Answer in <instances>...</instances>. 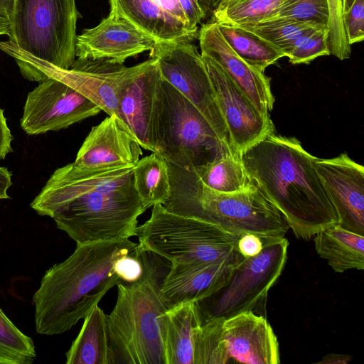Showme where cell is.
<instances>
[{
  "instance_id": "1",
  "label": "cell",
  "mask_w": 364,
  "mask_h": 364,
  "mask_svg": "<svg viewBox=\"0 0 364 364\" xmlns=\"http://www.w3.org/2000/svg\"><path fill=\"white\" fill-rule=\"evenodd\" d=\"M245 169L284 216L294 235L311 240L338 224V216L314 164L296 137L272 132L240 154Z\"/></svg>"
},
{
  "instance_id": "2",
  "label": "cell",
  "mask_w": 364,
  "mask_h": 364,
  "mask_svg": "<svg viewBox=\"0 0 364 364\" xmlns=\"http://www.w3.org/2000/svg\"><path fill=\"white\" fill-rule=\"evenodd\" d=\"M137 245L129 238L77 245L64 261L48 269L33 296L38 333L69 331L122 282L114 263Z\"/></svg>"
},
{
  "instance_id": "3",
  "label": "cell",
  "mask_w": 364,
  "mask_h": 364,
  "mask_svg": "<svg viewBox=\"0 0 364 364\" xmlns=\"http://www.w3.org/2000/svg\"><path fill=\"white\" fill-rule=\"evenodd\" d=\"M138 248L142 275L117 285L116 304L107 315L112 364H165L160 315L168 307L160 288L170 265L139 245Z\"/></svg>"
},
{
  "instance_id": "4",
  "label": "cell",
  "mask_w": 364,
  "mask_h": 364,
  "mask_svg": "<svg viewBox=\"0 0 364 364\" xmlns=\"http://www.w3.org/2000/svg\"><path fill=\"white\" fill-rule=\"evenodd\" d=\"M167 165L171 189L162 204L167 210L216 224L237 235H258L264 243L282 239L289 229L282 213L254 182L242 191L221 193L204 185L194 171Z\"/></svg>"
},
{
  "instance_id": "5",
  "label": "cell",
  "mask_w": 364,
  "mask_h": 364,
  "mask_svg": "<svg viewBox=\"0 0 364 364\" xmlns=\"http://www.w3.org/2000/svg\"><path fill=\"white\" fill-rule=\"evenodd\" d=\"M153 130L155 153L186 170L194 171L235 151L223 143L199 110L161 74L155 97Z\"/></svg>"
},
{
  "instance_id": "6",
  "label": "cell",
  "mask_w": 364,
  "mask_h": 364,
  "mask_svg": "<svg viewBox=\"0 0 364 364\" xmlns=\"http://www.w3.org/2000/svg\"><path fill=\"white\" fill-rule=\"evenodd\" d=\"M150 218L137 226L138 245L171 264L225 262L237 266L240 235L220 226L152 206Z\"/></svg>"
},
{
  "instance_id": "7",
  "label": "cell",
  "mask_w": 364,
  "mask_h": 364,
  "mask_svg": "<svg viewBox=\"0 0 364 364\" xmlns=\"http://www.w3.org/2000/svg\"><path fill=\"white\" fill-rule=\"evenodd\" d=\"M146 210L133 182L75 197L58 207L50 217L77 245H83L136 236L137 218Z\"/></svg>"
},
{
  "instance_id": "8",
  "label": "cell",
  "mask_w": 364,
  "mask_h": 364,
  "mask_svg": "<svg viewBox=\"0 0 364 364\" xmlns=\"http://www.w3.org/2000/svg\"><path fill=\"white\" fill-rule=\"evenodd\" d=\"M194 364H277L279 343L262 316L252 311L202 318L193 333Z\"/></svg>"
},
{
  "instance_id": "9",
  "label": "cell",
  "mask_w": 364,
  "mask_h": 364,
  "mask_svg": "<svg viewBox=\"0 0 364 364\" xmlns=\"http://www.w3.org/2000/svg\"><path fill=\"white\" fill-rule=\"evenodd\" d=\"M75 0H15L9 41L38 59L69 69L75 57Z\"/></svg>"
},
{
  "instance_id": "10",
  "label": "cell",
  "mask_w": 364,
  "mask_h": 364,
  "mask_svg": "<svg viewBox=\"0 0 364 364\" xmlns=\"http://www.w3.org/2000/svg\"><path fill=\"white\" fill-rule=\"evenodd\" d=\"M1 50L16 62L21 75L27 80L41 82L55 77L68 84L97 105L109 116L117 115L119 94L125 84L144 69L150 58L134 66L107 60L75 58L69 69H62L38 59L6 41Z\"/></svg>"
},
{
  "instance_id": "11",
  "label": "cell",
  "mask_w": 364,
  "mask_h": 364,
  "mask_svg": "<svg viewBox=\"0 0 364 364\" xmlns=\"http://www.w3.org/2000/svg\"><path fill=\"white\" fill-rule=\"evenodd\" d=\"M288 247L283 237L264 243L258 255L245 257L223 287L198 302L201 318H228L245 311L256 314L264 307L269 290L284 268Z\"/></svg>"
},
{
  "instance_id": "12",
  "label": "cell",
  "mask_w": 364,
  "mask_h": 364,
  "mask_svg": "<svg viewBox=\"0 0 364 364\" xmlns=\"http://www.w3.org/2000/svg\"><path fill=\"white\" fill-rule=\"evenodd\" d=\"M149 56L156 59L162 77L199 110L223 143L232 148L209 75L193 42L158 43Z\"/></svg>"
},
{
  "instance_id": "13",
  "label": "cell",
  "mask_w": 364,
  "mask_h": 364,
  "mask_svg": "<svg viewBox=\"0 0 364 364\" xmlns=\"http://www.w3.org/2000/svg\"><path fill=\"white\" fill-rule=\"evenodd\" d=\"M110 10L158 43H183L198 38L206 18L200 0H109Z\"/></svg>"
},
{
  "instance_id": "14",
  "label": "cell",
  "mask_w": 364,
  "mask_h": 364,
  "mask_svg": "<svg viewBox=\"0 0 364 364\" xmlns=\"http://www.w3.org/2000/svg\"><path fill=\"white\" fill-rule=\"evenodd\" d=\"M101 111L68 84L48 77L28 94L20 124L26 133L37 135L65 129Z\"/></svg>"
},
{
  "instance_id": "15",
  "label": "cell",
  "mask_w": 364,
  "mask_h": 364,
  "mask_svg": "<svg viewBox=\"0 0 364 364\" xmlns=\"http://www.w3.org/2000/svg\"><path fill=\"white\" fill-rule=\"evenodd\" d=\"M200 54L227 127L230 144L241 154L274 132V125L270 117L260 114L215 60Z\"/></svg>"
},
{
  "instance_id": "16",
  "label": "cell",
  "mask_w": 364,
  "mask_h": 364,
  "mask_svg": "<svg viewBox=\"0 0 364 364\" xmlns=\"http://www.w3.org/2000/svg\"><path fill=\"white\" fill-rule=\"evenodd\" d=\"M134 165L84 169L68 164L53 172L31 207L38 214L50 217L58 207L79 196L127 186L133 183Z\"/></svg>"
},
{
  "instance_id": "17",
  "label": "cell",
  "mask_w": 364,
  "mask_h": 364,
  "mask_svg": "<svg viewBox=\"0 0 364 364\" xmlns=\"http://www.w3.org/2000/svg\"><path fill=\"white\" fill-rule=\"evenodd\" d=\"M158 42L113 11L98 25L77 36L75 57L124 64L127 58L152 51Z\"/></svg>"
},
{
  "instance_id": "18",
  "label": "cell",
  "mask_w": 364,
  "mask_h": 364,
  "mask_svg": "<svg viewBox=\"0 0 364 364\" xmlns=\"http://www.w3.org/2000/svg\"><path fill=\"white\" fill-rule=\"evenodd\" d=\"M314 164L336 210L338 225L363 235L364 167L346 153L315 157Z\"/></svg>"
},
{
  "instance_id": "19",
  "label": "cell",
  "mask_w": 364,
  "mask_h": 364,
  "mask_svg": "<svg viewBox=\"0 0 364 364\" xmlns=\"http://www.w3.org/2000/svg\"><path fill=\"white\" fill-rule=\"evenodd\" d=\"M197 39L200 53L215 60L260 114L270 117L269 112L274 103L271 78L235 53L221 34L216 23H201Z\"/></svg>"
},
{
  "instance_id": "20",
  "label": "cell",
  "mask_w": 364,
  "mask_h": 364,
  "mask_svg": "<svg viewBox=\"0 0 364 364\" xmlns=\"http://www.w3.org/2000/svg\"><path fill=\"white\" fill-rule=\"evenodd\" d=\"M142 154L134 135L116 114H112L92 127L73 164L84 169L135 164Z\"/></svg>"
},
{
  "instance_id": "21",
  "label": "cell",
  "mask_w": 364,
  "mask_h": 364,
  "mask_svg": "<svg viewBox=\"0 0 364 364\" xmlns=\"http://www.w3.org/2000/svg\"><path fill=\"white\" fill-rule=\"evenodd\" d=\"M149 58L148 65L122 88L117 116L130 129L141 148L155 152L153 119L161 73L156 59L152 56Z\"/></svg>"
},
{
  "instance_id": "22",
  "label": "cell",
  "mask_w": 364,
  "mask_h": 364,
  "mask_svg": "<svg viewBox=\"0 0 364 364\" xmlns=\"http://www.w3.org/2000/svg\"><path fill=\"white\" fill-rule=\"evenodd\" d=\"M235 266L225 262L170 264L160 294L168 308L198 302L223 287Z\"/></svg>"
},
{
  "instance_id": "23",
  "label": "cell",
  "mask_w": 364,
  "mask_h": 364,
  "mask_svg": "<svg viewBox=\"0 0 364 364\" xmlns=\"http://www.w3.org/2000/svg\"><path fill=\"white\" fill-rule=\"evenodd\" d=\"M200 322L195 301L176 304L160 315L165 364H194L193 333Z\"/></svg>"
},
{
  "instance_id": "24",
  "label": "cell",
  "mask_w": 364,
  "mask_h": 364,
  "mask_svg": "<svg viewBox=\"0 0 364 364\" xmlns=\"http://www.w3.org/2000/svg\"><path fill=\"white\" fill-rule=\"evenodd\" d=\"M318 255L338 273L364 269V236L338 225L325 228L314 236Z\"/></svg>"
},
{
  "instance_id": "25",
  "label": "cell",
  "mask_w": 364,
  "mask_h": 364,
  "mask_svg": "<svg viewBox=\"0 0 364 364\" xmlns=\"http://www.w3.org/2000/svg\"><path fill=\"white\" fill-rule=\"evenodd\" d=\"M80 331L65 353L67 364H112L107 314L97 305L83 318Z\"/></svg>"
},
{
  "instance_id": "26",
  "label": "cell",
  "mask_w": 364,
  "mask_h": 364,
  "mask_svg": "<svg viewBox=\"0 0 364 364\" xmlns=\"http://www.w3.org/2000/svg\"><path fill=\"white\" fill-rule=\"evenodd\" d=\"M133 182L139 198L146 209L163 204L170 193V178L166 160L152 152L134 165Z\"/></svg>"
},
{
  "instance_id": "27",
  "label": "cell",
  "mask_w": 364,
  "mask_h": 364,
  "mask_svg": "<svg viewBox=\"0 0 364 364\" xmlns=\"http://www.w3.org/2000/svg\"><path fill=\"white\" fill-rule=\"evenodd\" d=\"M194 172L204 185L221 193L242 191L253 183L245 169L240 154L235 151L206 164Z\"/></svg>"
},
{
  "instance_id": "28",
  "label": "cell",
  "mask_w": 364,
  "mask_h": 364,
  "mask_svg": "<svg viewBox=\"0 0 364 364\" xmlns=\"http://www.w3.org/2000/svg\"><path fill=\"white\" fill-rule=\"evenodd\" d=\"M218 28L230 47L245 61L257 69H265L278 60L286 57L284 53L255 33L232 25L217 23Z\"/></svg>"
},
{
  "instance_id": "29",
  "label": "cell",
  "mask_w": 364,
  "mask_h": 364,
  "mask_svg": "<svg viewBox=\"0 0 364 364\" xmlns=\"http://www.w3.org/2000/svg\"><path fill=\"white\" fill-rule=\"evenodd\" d=\"M321 25L326 24L276 17L253 24L237 26L259 36L282 50L285 55L286 50L294 41L306 32Z\"/></svg>"
},
{
  "instance_id": "30",
  "label": "cell",
  "mask_w": 364,
  "mask_h": 364,
  "mask_svg": "<svg viewBox=\"0 0 364 364\" xmlns=\"http://www.w3.org/2000/svg\"><path fill=\"white\" fill-rule=\"evenodd\" d=\"M284 0H239L215 11L208 21L232 26L253 24L272 18Z\"/></svg>"
},
{
  "instance_id": "31",
  "label": "cell",
  "mask_w": 364,
  "mask_h": 364,
  "mask_svg": "<svg viewBox=\"0 0 364 364\" xmlns=\"http://www.w3.org/2000/svg\"><path fill=\"white\" fill-rule=\"evenodd\" d=\"M36 358L33 341L0 308V364H31Z\"/></svg>"
},
{
  "instance_id": "32",
  "label": "cell",
  "mask_w": 364,
  "mask_h": 364,
  "mask_svg": "<svg viewBox=\"0 0 364 364\" xmlns=\"http://www.w3.org/2000/svg\"><path fill=\"white\" fill-rule=\"evenodd\" d=\"M330 55L327 25L306 32L294 41L285 52L292 65L309 64L318 57Z\"/></svg>"
},
{
  "instance_id": "33",
  "label": "cell",
  "mask_w": 364,
  "mask_h": 364,
  "mask_svg": "<svg viewBox=\"0 0 364 364\" xmlns=\"http://www.w3.org/2000/svg\"><path fill=\"white\" fill-rule=\"evenodd\" d=\"M276 17L327 25L328 2L327 0H284L272 18Z\"/></svg>"
},
{
  "instance_id": "34",
  "label": "cell",
  "mask_w": 364,
  "mask_h": 364,
  "mask_svg": "<svg viewBox=\"0 0 364 364\" xmlns=\"http://www.w3.org/2000/svg\"><path fill=\"white\" fill-rule=\"evenodd\" d=\"M343 0H327L328 7V46L330 54L340 60L350 58L351 46L349 45L343 21Z\"/></svg>"
},
{
  "instance_id": "35",
  "label": "cell",
  "mask_w": 364,
  "mask_h": 364,
  "mask_svg": "<svg viewBox=\"0 0 364 364\" xmlns=\"http://www.w3.org/2000/svg\"><path fill=\"white\" fill-rule=\"evenodd\" d=\"M343 26L350 46L364 39V0H354L343 14Z\"/></svg>"
},
{
  "instance_id": "36",
  "label": "cell",
  "mask_w": 364,
  "mask_h": 364,
  "mask_svg": "<svg viewBox=\"0 0 364 364\" xmlns=\"http://www.w3.org/2000/svg\"><path fill=\"white\" fill-rule=\"evenodd\" d=\"M114 270L122 282L132 283L141 277L143 264L139 255L138 243L132 252L115 261Z\"/></svg>"
},
{
  "instance_id": "37",
  "label": "cell",
  "mask_w": 364,
  "mask_h": 364,
  "mask_svg": "<svg viewBox=\"0 0 364 364\" xmlns=\"http://www.w3.org/2000/svg\"><path fill=\"white\" fill-rule=\"evenodd\" d=\"M263 247L264 241L258 235L243 234L239 237L237 249L244 257H253L258 255Z\"/></svg>"
},
{
  "instance_id": "38",
  "label": "cell",
  "mask_w": 364,
  "mask_h": 364,
  "mask_svg": "<svg viewBox=\"0 0 364 364\" xmlns=\"http://www.w3.org/2000/svg\"><path fill=\"white\" fill-rule=\"evenodd\" d=\"M12 140L13 136L7 125L4 110L0 108V159H5L6 155L13 151Z\"/></svg>"
},
{
  "instance_id": "39",
  "label": "cell",
  "mask_w": 364,
  "mask_h": 364,
  "mask_svg": "<svg viewBox=\"0 0 364 364\" xmlns=\"http://www.w3.org/2000/svg\"><path fill=\"white\" fill-rule=\"evenodd\" d=\"M11 185V172L6 168L0 166V199L9 198L7 191Z\"/></svg>"
},
{
  "instance_id": "40",
  "label": "cell",
  "mask_w": 364,
  "mask_h": 364,
  "mask_svg": "<svg viewBox=\"0 0 364 364\" xmlns=\"http://www.w3.org/2000/svg\"><path fill=\"white\" fill-rule=\"evenodd\" d=\"M352 359V357L348 355L330 353L324 356L318 363L343 364L350 362Z\"/></svg>"
},
{
  "instance_id": "41",
  "label": "cell",
  "mask_w": 364,
  "mask_h": 364,
  "mask_svg": "<svg viewBox=\"0 0 364 364\" xmlns=\"http://www.w3.org/2000/svg\"><path fill=\"white\" fill-rule=\"evenodd\" d=\"M15 0H0V14L6 16L11 23L14 17Z\"/></svg>"
},
{
  "instance_id": "42",
  "label": "cell",
  "mask_w": 364,
  "mask_h": 364,
  "mask_svg": "<svg viewBox=\"0 0 364 364\" xmlns=\"http://www.w3.org/2000/svg\"><path fill=\"white\" fill-rule=\"evenodd\" d=\"M223 0H200L202 6L205 11L206 18L218 8Z\"/></svg>"
},
{
  "instance_id": "43",
  "label": "cell",
  "mask_w": 364,
  "mask_h": 364,
  "mask_svg": "<svg viewBox=\"0 0 364 364\" xmlns=\"http://www.w3.org/2000/svg\"><path fill=\"white\" fill-rule=\"evenodd\" d=\"M11 32V21L5 16L0 14V36H10Z\"/></svg>"
},
{
  "instance_id": "44",
  "label": "cell",
  "mask_w": 364,
  "mask_h": 364,
  "mask_svg": "<svg viewBox=\"0 0 364 364\" xmlns=\"http://www.w3.org/2000/svg\"><path fill=\"white\" fill-rule=\"evenodd\" d=\"M354 0H343V10L346 12L352 5Z\"/></svg>"
},
{
  "instance_id": "45",
  "label": "cell",
  "mask_w": 364,
  "mask_h": 364,
  "mask_svg": "<svg viewBox=\"0 0 364 364\" xmlns=\"http://www.w3.org/2000/svg\"><path fill=\"white\" fill-rule=\"evenodd\" d=\"M237 1H239V0H223L221 4H220V6H218V8L217 9L223 8V7L227 6V5L232 4V3L236 2Z\"/></svg>"
}]
</instances>
